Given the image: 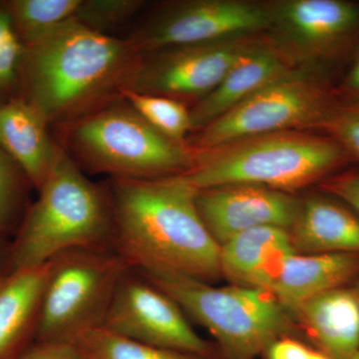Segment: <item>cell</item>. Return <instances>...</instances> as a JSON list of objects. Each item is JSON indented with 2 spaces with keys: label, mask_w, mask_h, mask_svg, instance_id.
<instances>
[{
  "label": "cell",
  "mask_w": 359,
  "mask_h": 359,
  "mask_svg": "<svg viewBox=\"0 0 359 359\" xmlns=\"http://www.w3.org/2000/svg\"><path fill=\"white\" fill-rule=\"evenodd\" d=\"M113 250L130 269L214 283L222 278L221 248L198 210V190L183 175L110 179Z\"/></svg>",
  "instance_id": "6da1fadb"
},
{
  "label": "cell",
  "mask_w": 359,
  "mask_h": 359,
  "mask_svg": "<svg viewBox=\"0 0 359 359\" xmlns=\"http://www.w3.org/2000/svg\"><path fill=\"white\" fill-rule=\"evenodd\" d=\"M139 54L129 39L72 21L26 47L20 94L59 128L120 98Z\"/></svg>",
  "instance_id": "7a4b0ae2"
},
{
  "label": "cell",
  "mask_w": 359,
  "mask_h": 359,
  "mask_svg": "<svg viewBox=\"0 0 359 359\" xmlns=\"http://www.w3.org/2000/svg\"><path fill=\"white\" fill-rule=\"evenodd\" d=\"M37 193L7 245L0 273L48 263L67 250H113L107 190L87 179L62 146Z\"/></svg>",
  "instance_id": "3957f363"
},
{
  "label": "cell",
  "mask_w": 359,
  "mask_h": 359,
  "mask_svg": "<svg viewBox=\"0 0 359 359\" xmlns=\"http://www.w3.org/2000/svg\"><path fill=\"white\" fill-rule=\"evenodd\" d=\"M351 159L325 135L276 132L198 151L195 166L183 176L198 191L230 184H250L294 194L323 182Z\"/></svg>",
  "instance_id": "277c9868"
},
{
  "label": "cell",
  "mask_w": 359,
  "mask_h": 359,
  "mask_svg": "<svg viewBox=\"0 0 359 359\" xmlns=\"http://www.w3.org/2000/svg\"><path fill=\"white\" fill-rule=\"evenodd\" d=\"M59 130L78 166L110 179L178 176L197 160V150L159 133L122 96Z\"/></svg>",
  "instance_id": "5b68a950"
},
{
  "label": "cell",
  "mask_w": 359,
  "mask_h": 359,
  "mask_svg": "<svg viewBox=\"0 0 359 359\" xmlns=\"http://www.w3.org/2000/svg\"><path fill=\"white\" fill-rule=\"evenodd\" d=\"M142 273L214 337L223 359H257L276 340L302 339L294 314L266 290L215 287L195 278Z\"/></svg>",
  "instance_id": "8992f818"
},
{
  "label": "cell",
  "mask_w": 359,
  "mask_h": 359,
  "mask_svg": "<svg viewBox=\"0 0 359 359\" xmlns=\"http://www.w3.org/2000/svg\"><path fill=\"white\" fill-rule=\"evenodd\" d=\"M129 269L111 249L71 250L52 259L36 341L73 344L85 332L103 327Z\"/></svg>",
  "instance_id": "52a82bcc"
},
{
  "label": "cell",
  "mask_w": 359,
  "mask_h": 359,
  "mask_svg": "<svg viewBox=\"0 0 359 359\" xmlns=\"http://www.w3.org/2000/svg\"><path fill=\"white\" fill-rule=\"evenodd\" d=\"M335 95L320 73L290 69L196 132L188 143L205 151L259 135L321 129L337 102Z\"/></svg>",
  "instance_id": "ba28073f"
},
{
  "label": "cell",
  "mask_w": 359,
  "mask_h": 359,
  "mask_svg": "<svg viewBox=\"0 0 359 359\" xmlns=\"http://www.w3.org/2000/svg\"><path fill=\"white\" fill-rule=\"evenodd\" d=\"M264 40L290 69L320 73L359 41V4L347 0L266 2Z\"/></svg>",
  "instance_id": "9c48e42d"
},
{
  "label": "cell",
  "mask_w": 359,
  "mask_h": 359,
  "mask_svg": "<svg viewBox=\"0 0 359 359\" xmlns=\"http://www.w3.org/2000/svg\"><path fill=\"white\" fill-rule=\"evenodd\" d=\"M255 39L252 35L140 52L121 90L198 102L218 86Z\"/></svg>",
  "instance_id": "30bf717a"
},
{
  "label": "cell",
  "mask_w": 359,
  "mask_h": 359,
  "mask_svg": "<svg viewBox=\"0 0 359 359\" xmlns=\"http://www.w3.org/2000/svg\"><path fill=\"white\" fill-rule=\"evenodd\" d=\"M103 328L148 346L223 359L216 344L194 330L177 302L135 269L122 278Z\"/></svg>",
  "instance_id": "8fae6325"
},
{
  "label": "cell",
  "mask_w": 359,
  "mask_h": 359,
  "mask_svg": "<svg viewBox=\"0 0 359 359\" xmlns=\"http://www.w3.org/2000/svg\"><path fill=\"white\" fill-rule=\"evenodd\" d=\"M268 23L266 2L182 0L161 7L128 39L144 52L252 36L264 33Z\"/></svg>",
  "instance_id": "7c38bea8"
},
{
  "label": "cell",
  "mask_w": 359,
  "mask_h": 359,
  "mask_svg": "<svg viewBox=\"0 0 359 359\" xmlns=\"http://www.w3.org/2000/svg\"><path fill=\"white\" fill-rule=\"evenodd\" d=\"M196 203L208 231L222 245L233 236L257 226L290 230L301 199L268 187L230 184L198 191Z\"/></svg>",
  "instance_id": "4fadbf2b"
},
{
  "label": "cell",
  "mask_w": 359,
  "mask_h": 359,
  "mask_svg": "<svg viewBox=\"0 0 359 359\" xmlns=\"http://www.w3.org/2000/svg\"><path fill=\"white\" fill-rule=\"evenodd\" d=\"M359 280V254L302 255L280 257L263 276L257 289L266 290L290 313L316 295L349 287Z\"/></svg>",
  "instance_id": "5bb4252c"
},
{
  "label": "cell",
  "mask_w": 359,
  "mask_h": 359,
  "mask_svg": "<svg viewBox=\"0 0 359 359\" xmlns=\"http://www.w3.org/2000/svg\"><path fill=\"white\" fill-rule=\"evenodd\" d=\"M49 124L20 94L0 100V147L39 192L50 173L61 145Z\"/></svg>",
  "instance_id": "9a60e30c"
},
{
  "label": "cell",
  "mask_w": 359,
  "mask_h": 359,
  "mask_svg": "<svg viewBox=\"0 0 359 359\" xmlns=\"http://www.w3.org/2000/svg\"><path fill=\"white\" fill-rule=\"evenodd\" d=\"M302 339L330 359L359 351V302L351 285L316 295L294 311Z\"/></svg>",
  "instance_id": "2e32d148"
},
{
  "label": "cell",
  "mask_w": 359,
  "mask_h": 359,
  "mask_svg": "<svg viewBox=\"0 0 359 359\" xmlns=\"http://www.w3.org/2000/svg\"><path fill=\"white\" fill-rule=\"evenodd\" d=\"M290 70L264 39H255L218 86L190 108L194 133Z\"/></svg>",
  "instance_id": "e0dca14e"
},
{
  "label": "cell",
  "mask_w": 359,
  "mask_h": 359,
  "mask_svg": "<svg viewBox=\"0 0 359 359\" xmlns=\"http://www.w3.org/2000/svg\"><path fill=\"white\" fill-rule=\"evenodd\" d=\"M48 263L0 273V359H18L36 341Z\"/></svg>",
  "instance_id": "ac0fdd59"
},
{
  "label": "cell",
  "mask_w": 359,
  "mask_h": 359,
  "mask_svg": "<svg viewBox=\"0 0 359 359\" xmlns=\"http://www.w3.org/2000/svg\"><path fill=\"white\" fill-rule=\"evenodd\" d=\"M289 231L297 254H359V215L328 194L301 200Z\"/></svg>",
  "instance_id": "d6986e66"
},
{
  "label": "cell",
  "mask_w": 359,
  "mask_h": 359,
  "mask_svg": "<svg viewBox=\"0 0 359 359\" xmlns=\"http://www.w3.org/2000/svg\"><path fill=\"white\" fill-rule=\"evenodd\" d=\"M222 278L231 285L257 287L280 257L295 252L289 230L264 226L242 231L219 245Z\"/></svg>",
  "instance_id": "ffe728a7"
},
{
  "label": "cell",
  "mask_w": 359,
  "mask_h": 359,
  "mask_svg": "<svg viewBox=\"0 0 359 359\" xmlns=\"http://www.w3.org/2000/svg\"><path fill=\"white\" fill-rule=\"evenodd\" d=\"M81 0H7L13 25L26 47L76 21Z\"/></svg>",
  "instance_id": "44dd1931"
},
{
  "label": "cell",
  "mask_w": 359,
  "mask_h": 359,
  "mask_svg": "<svg viewBox=\"0 0 359 359\" xmlns=\"http://www.w3.org/2000/svg\"><path fill=\"white\" fill-rule=\"evenodd\" d=\"M73 344L83 359H215L148 346L125 339L103 327L85 332Z\"/></svg>",
  "instance_id": "7402d4cb"
},
{
  "label": "cell",
  "mask_w": 359,
  "mask_h": 359,
  "mask_svg": "<svg viewBox=\"0 0 359 359\" xmlns=\"http://www.w3.org/2000/svg\"><path fill=\"white\" fill-rule=\"evenodd\" d=\"M122 98L159 133L181 144H189L193 133L190 108L170 97L123 89Z\"/></svg>",
  "instance_id": "603a6c76"
},
{
  "label": "cell",
  "mask_w": 359,
  "mask_h": 359,
  "mask_svg": "<svg viewBox=\"0 0 359 359\" xmlns=\"http://www.w3.org/2000/svg\"><path fill=\"white\" fill-rule=\"evenodd\" d=\"M32 187L22 170L0 147V237L13 238L29 203Z\"/></svg>",
  "instance_id": "cb8c5ba5"
},
{
  "label": "cell",
  "mask_w": 359,
  "mask_h": 359,
  "mask_svg": "<svg viewBox=\"0 0 359 359\" xmlns=\"http://www.w3.org/2000/svg\"><path fill=\"white\" fill-rule=\"evenodd\" d=\"M25 53L7 1H0V100L20 94Z\"/></svg>",
  "instance_id": "d4e9b609"
},
{
  "label": "cell",
  "mask_w": 359,
  "mask_h": 359,
  "mask_svg": "<svg viewBox=\"0 0 359 359\" xmlns=\"http://www.w3.org/2000/svg\"><path fill=\"white\" fill-rule=\"evenodd\" d=\"M142 0H81L76 21L103 34L133 18L145 6Z\"/></svg>",
  "instance_id": "484cf974"
},
{
  "label": "cell",
  "mask_w": 359,
  "mask_h": 359,
  "mask_svg": "<svg viewBox=\"0 0 359 359\" xmlns=\"http://www.w3.org/2000/svg\"><path fill=\"white\" fill-rule=\"evenodd\" d=\"M321 129L359 162V99L337 100Z\"/></svg>",
  "instance_id": "4316f807"
},
{
  "label": "cell",
  "mask_w": 359,
  "mask_h": 359,
  "mask_svg": "<svg viewBox=\"0 0 359 359\" xmlns=\"http://www.w3.org/2000/svg\"><path fill=\"white\" fill-rule=\"evenodd\" d=\"M262 359H330L325 353L297 337L276 340L266 348Z\"/></svg>",
  "instance_id": "83f0119b"
},
{
  "label": "cell",
  "mask_w": 359,
  "mask_h": 359,
  "mask_svg": "<svg viewBox=\"0 0 359 359\" xmlns=\"http://www.w3.org/2000/svg\"><path fill=\"white\" fill-rule=\"evenodd\" d=\"M321 191L337 198L359 215V172L332 175L320 183Z\"/></svg>",
  "instance_id": "f1b7e54d"
},
{
  "label": "cell",
  "mask_w": 359,
  "mask_h": 359,
  "mask_svg": "<svg viewBox=\"0 0 359 359\" xmlns=\"http://www.w3.org/2000/svg\"><path fill=\"white\" fill-rule=\"evenodd\" d=\"M18 359H83L76 346L65 342L35 341Z\"/></svg>",
  "instance_id": "f546056e"
},
{
  "label": "cell",
  "mask_w": 359,
  "mask_h": 359,
  "mask_svg": "<svg viewBox=\"0 0 359 359\" xmlns=\"http://www.w3.org/2000/svg\"><path fill=\"white\" fill-rule=\"evenodd\" d=\"M337 95L342 100H358L359 99V41L354 49L353 60L337 88Z\"/></svg>",
  "instance_id": "4dcf8cb0"
},
{
  "label": "cell",
  "mask_w": 359,
  "mask_h": 359,
  "mask_svg": "<svg viewBox=\"0 0 359 359\" xmlns=\"http://www.w3.org/2000/svg\"><path fill=\"white\" fill-rule=\"evenodd\" d=\"M8 243H7V240H4V238L0 237V266H1L2 261H4V254H6Z\"/></svg>",
  "instance_id": "1f68e13d"
},
{
  "label": "cell",
  "mask_w": 359,
  "mask_h": 359,
  "mask_svg": "<svg viewBox=\"0 0 359 359\" xmlns=\"http://www.w3.org/2000/svg\"><path fill=\"white\" fill-rule=\"evenodd\" d=\"M351 287H353L354 292H355L356 297H358L359 302V280L358 282L354 283L353 285H351Z\"/></svg>",
  "instance_id": "d6a6232c"
},
{
  "label": "cell",
  "mask_w": 359,
  "mask_h": 359,
  "mask_svg": "<svg viewBox=\"0 0 359 359\" xmlns=\"http://www.w3.org/2000/svg\"><path fill=\"white\" fill-rule=\"evenodd\" d=\"M353 359H359V351L358 353H356V355L354 356V358Z\"/></svg>",
  "instance_id": "836d02e7"
}]
</instances>
